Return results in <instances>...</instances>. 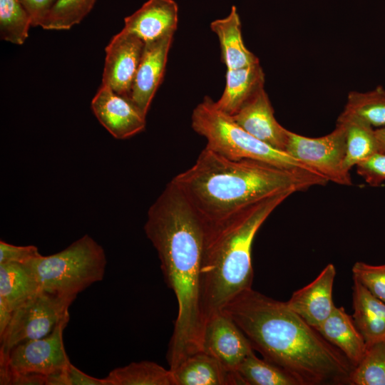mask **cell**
Returning a JSON list of instances; mask_svg holds the SVG:
<instances>
[{"instance_id":"1","label":"cell","mask_w":385,"mask_h":385,"mask_svg":"<svg viewBox=\"0 0 385 385\" xmlns=\"http://www.w3.org/2000/svg\"><path fill=\"white\" fill-rule=\"evenodd\" d=\"M144 230L157 251L164 279L177 299L178 314L167 354L173 370L201 351L205 322L200 271L205 225L170 181L149 208Z\"/></svg>"},{"instance_id":"2","label":"cell","mask_w":385,"mask_h":385,"mask_svg":"<svg viewBox=\"0 0 385 385\" xmlns=\"http://www.w3.org/2000/svg\"><path fill=\"white\" fill-rule=\"evenodd\" d=\"M222 311L235 322L253 350L287 372L299 385L349 384L353 364L286 302L250 288Z\"/></svg>"},{"instance_id":"3","label":"cell","mask_w":385,"mask_h":385,"mask_svg":"<svg viewBox=\"0 0 385 385\" xmlns=\"http://www.w3.org/2000/svg\"><path fill=\"white\" fill-rule=\"evenodd\" d=\"M171 182L207 225L265 198L314 186L290 170L252 159H230L206 147L194 165Z\"/></svg>"},{"instance_id":"4","label":"cell","mask_w":385,"mask_h":385,"mask_svg":"<svg viewBox=\"0 0 385 385\" xmlns=\"http://www.w3.org/2000/svg\"><path fill=\"white\" fill-rule=\"evenodd\" d=\"M292 192L251 204L230 217L205 225L200 271V302L204 322L222 311L241 292L252 288V246L267 218Z\"/></svg>"},{"instance_id":"5","label":"cell","mask_w":385,"mask_h":385,"mask_svg":"<svg viewBox=\"0 0 385 385\" xmlns=\"http://www.w3.org/2000/svg\"><path fill=\"white\" fill-rule=\"evenodd\" d=\"M192 129L207 141L206 148L226 158L252 159L290 170L309 180L314 185H325L328 181L319 173L294 159L256 138L240 127L229 114L220 110L210 97L193 109Z\"/></svg>"},{"instance_id":"6","label":"cell","mask_w":385,"mask_h":385,"mask_svg":"<svg viewBox=\"0 0 385 385\" xmlns=\"http://www.w3.org/2000/svg\"><path fill=\"white\" fill-rule=\"evenodd\" d=\"M106 264L103 248L85 235L57 253L40 255L23 265L34 276L41 289L77 296L103 279Z\"/></svg>"},{"instance_id":"7","label":"cell","mask_w":385,"mask_h":385,"mask_svg":"<svg viewBox=\"0 0 385 385\" xmlns=\"http://www.w3.org/2000/svg\"><path fill=\"white\" fill-rule=\"evenodd\" d=\"M76 297L40 289L15 309L0 337V364L6 361L16 345L48 336L62 321L69 319L68 308Z\"/></svg>"},{"instance_id":"8","label":"cell","mask_w":385,"mask_h":385,"mask_svg":"<svg viewBox=\"0 0 385 385\" xmlns=\"http://www.w3.org/2000/svg\"><path fill=\"white\" fill-rule=\"evenodd\" d=\"M284 151L328 182L352 185L350 173L344 167L346 133L344 124L339 121H337L333 131L319 138L305 137L288 130Z\"/></svg>"},{"instance_id":"9","label":"cell","mask_w":385,"mask_h":385,"mask_svg":"<svg viewBox=\"0 0 385 385\" xmlns=\"http://www.w3.org/2000/svg\"><path fill=\"white\" fill-rule=\"evenodd\" d=\"M69 319L62 321L48 336L14 346L5 362L0 364V376L7 372H32L47 376L65 369L71 361L63 344V334Z\"/></svg>"},{"instance_id":"10","label":"cell","mask_w":385,"mask_h":385,"mask_svg":"<svg viewBox=\"0 0 385 385\" xmlns=\"http://www.w3.org/2000/svg\"><path fill=\"white\" fill-rule=\"evenodd\" d=\"M201 351L213 356L227 371L235 373L254 350L235 322L223 311H219L205 322Z\"/></svg>"},{"instance_id":"11","label":"cell","mask_w":385,"mask_h":385,"mask_svg":"<svg viewBox=\"0 0 385 385\" xmlns=\"http://www.w3.org/2000/svg\"><path fill=\"white\" fill-rule=\"evenodd\" d=\"M144 46L140 38L124 29L115 35L105 49L102 85L130 98Z\"/></svg>"},{"instance_id":"12","label":"cell","mask_w":385,"mask_h":385,"mask_svg":"<svg viewBox=\"0 0 385 385\" xmlns=\"http://www.w3.org/2000/svg\"><path fill=\"white\" fill-rule=\"evenodd\" d=\"M100 123L116 139L129 138L144 130L146 115L125 96L101 85L91 101Z\"/></svg>"},{"instance_id":"13","label":"cell","mask_w":385,"mask_h":385,"mask_svg":"<svg viewBox=\"0 0 385 385\" xmlns=\"http://www.w3.org/2000/svg\"><path fill=\"white\" fill-rule=\"evenodd\" d=\"M173 36L145 43L130 95L131 101L145 115L163 78Z\"/></svg>"},{"instance_id":"14","label":"cell","mask_w":385,"mask_h":385,"mask_svg":"<svg viewBox=\"0 0 385 385\" xmlns=\"http://www.w3.org/2000/svg\"><path fill=\"white\" fill-rule=\"evenodd\" d=\"M335 276V267L329 263L312 282L295 291L286 302L292 311L315 329L336 307L332 299Z\"/></svg>"},{"instance_id":"15","label":"cell","mask_w":385,"mask_h":385,"mask_svg":"<svg viewBox=\"0 0 385 385\" xmlns=\"http://www.w3.org/2000/svg\"><path fill=\"white\" fill-rule=\"evenodd\" d=\"M231 116L240 127L256 138L284 151L288 130L276 120L273 108L264 88Z\"/></svg>"},{"instance_id":"16","label":"cell","mask_w":385,"mask_h":385,"mask_svg":"<svg viewBox=\"0 0 385 385\" xmlns=\"http://www.w3.org/2000/svg\"><path fill=\"white\" fill-rule=\"evenodd\" d=\"M178 22V6L174 0H148L124 19L123 29L145 43L174 35Z\"/></svg>"},{"instance_id":"17","label":"cell","mask_w":385,"mask_h":385,"mask_svg":"<svg viewBox=\"0 0 385 385\" xmlns=\"http://www.w3.org/2000/svg\"><path fill=\"white\" fill-rule=\"evenodd\" d=\"M210 27L219 40L221 60L227 69L246 67L260 62L244 43L240 18L235 6L231 7L226 17L214 20Z\"/></svg>"},{"instance_id":"18","label":"cell","mask_w":385,"mask_h":385,"mask_svg":"<svg viewBox=\"0 0 385 385\" xmlns=\"http://www.w3.org/2000/svg\"><path fill=\"white\" fill-rule=\"evenodd\" d=\"M316 330L339 349L354 367L362 359L366 344L352 317L346 314L344 307H336Z\"/></svg>"},{"instance_id":"19","label":"cell","mask_w":385,"mask_h":385,"mask_svg":"<svg viewBox=\"0 0 385 385\" xmlns=\"http://www.w3.org/2000/svg\"><path fill=\"white\" fill-rule=\"evenodd\" d=\"M353 320L366 347L385 340V303L353 278Z\"/></svg>"},{"instance_id":"20","label":"cell","mask_w":385,"mask_h":385,"mask_svg":"<svg viewBox=\"0 0 385 385\" xmlns=\"http://www.w3.org/2000/svg\"><path fill=\"white\" fill-rule=\"evenodd\" d=\"M265 74L259 63L227 69L225 86L216 106L224 113L234 115L258 91L264 88Z\"/></svg>"},{"instance_id":"21","label":"cell","mask_w":385,"mask_h":385,"mask_svg":"<svg viewBox=\"0 0 385 385\" xmlns=\"http://www.w3.org/2000/svg\"><path fill=\"white\" fill-rule=\"evenodd\" d=\"M175 385H235V374L213 356L200 351L171 370Z\"/></svg>"},{"instance_id":"22","label":"cell","mask_w":385,"mask_h":385,"mask_svg":"<svg viewBox=\"0 0 385 385\" xmlns=\"http://www.w3.org/2000/svg\"><path fill=\"white\" fill-rule=\"evenodd\" d=\"M337 121L342 123L346 133V153L344 167L350 171L373 154L384 150L373 127L363 120L341 113Z\"/></svg>"},{"instance_id":"23","label":"cell","mask_w":385,"mask_h":385,"mask_svg":"<svg viewBox=\"0 0 385 385\" xmlns=\"http://www.w3.org/2000/svg\"><path fill=\"white\" fill-rule=\"evenodd\" d=\"M40 289L36 278L23 264L0 265V298L12 311Z\"/></svg>"},{"instance_id":"24","label":"cell","mask_w":385,"mask_h":385,"mask_svg":"<svg viewBox=\"0 0 385 385\" xmlns=\"http://www.w3.org/2000/svg\"><path fill=\"white\" fill-rule=\"evenodd\" d=\"M104 379L107 385H175L170 369L150 361L114 369Z\"/></svg>"},{"instance_id":"25","label":"cell","mask_w":385,"mask_h":385,"mask_svg":"<svg viewBox=\"0 0 385 385\" xmlns=\"http://www.w3.org/2000/svg\"><path fill=\"white\" fill-rule=\"evenodd\" d=\"M236 384L244 385H299L287 372L279 366L258 358L252 351L235 372Z\"/></svg>"},{"instance_id":"26","label":"cell","mask_w":385,"mask_h":385,"mask_svg":"<svg viewBox=\"0 0 385 385\" xmlns=\"http://www.w3.org/2000/svg\"><path fill=\"white\" fill-rule=\"evenodd\" d=\"M342 113L372 127H385V89L379 86L365 93L351 92Z\"/></svg>"},{"instance_id":"27","label":"cell","mask_w":385,"mask_h":385,"mask_svg":"<svg viewBox=\"0 0 385 385\" xmlns=\"http://www.w3.org/2000/svg\"><path fill=\"white\" fill-rule=\"evenodd\" d=\"M30 26V16L19 0H0L1 40L21 45L28 37Z\"/></svg>"},{"instance_id":"28","label":"cell","mask_w":385,"mask_h":385,"mask_svg":"<svg viewBox=\"0 0 385 385\" xmlns=\"http://www.w3.org/2000/svg\"><path fill=\"white\" fill-rule=\"evenodd\" d=\"M349 384L385 385V340L366 347L351 374Z\"/></svg>"},{"instance_id":"29","label":"cell","mask_w":385,"mask_h":385,"mask_svg":"<svg viewBox=\"0 0 385 385\" xmlns=\"http://www.w3.org/2000/svg\"><path fill=\"white\" fill-rule=\"evenodd\" d=\"M96 0H56L41 25L45 30H68L79 24Z\"/></svg>"},{"instance_id":"30","label":"cell","mask_w":385,"mask_h":385,"mask_svg":"<svg viewBox=\"0 0 385 385\" xmlns=\"http://www.w3.org/2000/svg\"><path fill=\"white\" fill-rule=\"evenodd\" d=\"M353 278L362 284L374 296L385 303V263L379 265L356 262L352 269Z\"/></svg>"},{"instance_id":"31","label":"cell","mask_w":385,"mask_h":385,"mask_svg":"<svg viewBox=\"0 0 385 385\" xmlns=\"http://www.w3.org/2000/svg\"><path fill=\"white\" fill-rule=\"evenodd\" d=\"M356 173L367 184L378 187L385 181V150L379 151L356 165Z\"/></svg>"},{"instance_id":"32","label":"cell","mask_w":385,"mask_h":385,"mask_svg":"<svg viewBox=\"0 0 385 385\" xmlns=\"http://www.w3.org/2000/svg\"><path fill=\"white\" fill-rule=\"evenodd\" d=\"M40 255L37 247L34 245L17 246L0 241V265L24 264Z\"/></svg>"},{"instance_id":"33","label":"cell","mask_w":385,"mask_h":385,"mask_svg":"<svg viewBox=\"0 0 385 385\" xmlns=\"http://www.w3.org/2000/svg\"><path fill=\"white\" fill-rule=\"evenodd\" d=\"M31 21V26H41L56 0H19Z\"/></svg>"},{"instance_id":"34","label":"cell","mask_w":385,"mask_h":385,"mask_svg":"<svg viewBox=\"0 0 385 385\" xmlns=\"http://www.w3.org/2000/svg\"><path fill=\"white\" fill-rule=\"evenodd\" d=\"M46 376L32 372H7L0 376L1 385H46Z\"/></svg>"},{"instance_id":"35","label":"cell","mask_w":385,"mask_h":385,"mask_svg":"<svg viewBox=\"0 0 385 385\" xmlns=\"http://www.w3.org/2000/svg\"><path fill=\"white\" fill-rule=\"evenodd\" d=\"M70 385H107L103 379H98L86 374L70 363L67 367Z\"/></svg>"},{"instance_id":"36","label":"cell","mask_w":385,"mask_h":385,"mask_svg":"<svg viewBox=\"0 0 385 385\" xmlns=\"http://www.w3.org/2000/svg\"><path fill=\"white\" fill-rule=\"evenodd\" d=\"M7 304L0 298V337L5 332L13 315Z\"/></svg>"},{"instance_id":"37","label":"cell","mask_w":385,"mask_h":385,"mask_svg":"<svg viewBox=\"0 0 385 385\" xmlns=\"http://www.w3.org/2000/svg\"><path fill=\"white\" fill-rule=\"evenodd\" d=\"M46 385H70L67 367L65 369L47 375Z\"/></svg>"},{"instance_id":"38","label":"cell","mask_w":385,"mask_h":385,"mask_svg":"<svg viewBox=\"0 0 385 385\" xmlns=\"http://www.w3.org/2000/svg\"><path fill=\"white\" fill-rule=\"evenodd\" d=\"M375 132L381 145L384 150H385V127L376 129Z\"/></svg>"}]
</instances>
